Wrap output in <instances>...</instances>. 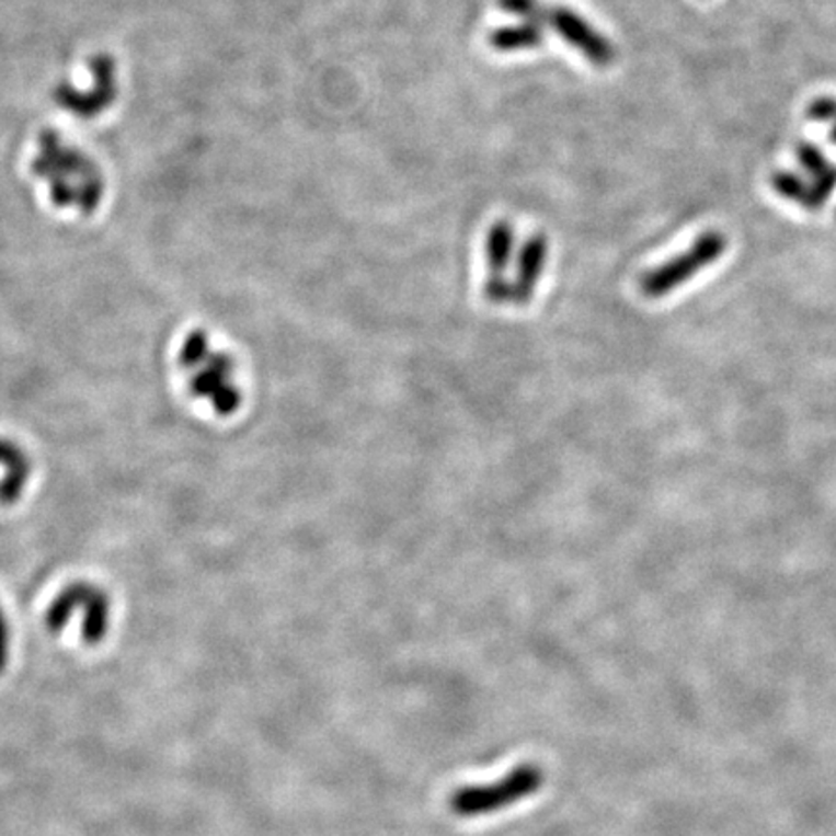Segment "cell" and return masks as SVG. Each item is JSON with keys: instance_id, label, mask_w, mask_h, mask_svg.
<instances>
[{"instance_id": "obj_13", "label": "cell", "mask_w": 836, "mask_h": 836, "mask_svg": "<svg viewBox=\"0 0 836 836\" xmlns=\"http://www.w3.org/2000/svg\"><path fill=\"white\" fill-rule=\"evenodd\" d=\"M795 158H798V163L802 167L803 173L810 174L812 179L820 176L821 173H825L828 167L833 165V163H828L825 153L815 144H810V141H803V144L798 146Z\"/></svg>"}, {"instance_id": "obj_15", "label": "cell", "mask_w": 836, "mask_h": 836, "mask_svg": "<svg viewBox=\"0 0 836 836\" xmlns=\"http://www.w3.org/2000/svg\"><path fill=\"white\" fill-rule=\"evenodd\" d=\"M808 116L817 123H833L836 118L835 98H817L812 101L808 107Z\"/></svg>"}, {"instance_id": "obj_12", "label": "cell", "mask_w": 836, "mask_h": 836, "mask_svg": "<svg viewBox=\"0 0 836 836\" xmlns=\"http://www.w3.org/2000/svg\"><path fill=\"white\" fill-rule=\"evenodd\" d=\"M772 191L779 194L780 198L790 199L794 204L808 209V199H810V184L803 181L802 176L787 169H780L770 176Z\"/></svg>"}, {"instance_id": "obj_9", "label": "cell", "mask_w": 836, "mask_h": 836, "mask_svg": "<svg viewBox=\"0 0 836 836\" xmlns=\"http://www.w3.org/2000/svg\"><path fill=\"white\" fill-rule=\"evenodd\" d=\"M548 239L545 232H535L530 234L527 241L523 242L517 260H515L514 279L509 285V298L507 305L512 307H523L530 302L535 295V289L540 283V277L545 274L548 260Z\"/></svg>"}, {"instance_id": "obj_10", "label": "cell", "mask_w": 836, "mask_h": 836, "mask_svg": "<svg viewBox=\"0 0 836 836\" xmlns=\"http://www.w3.org/2000/svg\"><path fill=\"white\" fill-rule=\"evenodd\" d=\"M486 283H484V297L492 305L500 302V295L504 289L507 270L512 265L515 254V229L507 221H497L492 225L486 234Z\"/></svg>"}, {"instance_id": "obj_1", "label": "cell", "mask_w": 836, "mask_h": 836, "mask_svg": "<svg viewBox=\"0 0 836 836\" xmlns=\"http://www.w3.org/2000/svg\"><path fill=\"white\" fill-rule=\"evenodd\" d=\"M176 365L192 399L221 419L241 411L244 396L237 360L229 351L217 347L206 330L198 328L184 335L176 351Z\"/></svg>"}, {"instance_id": "obj_5", "label": "cell", "mask_w": 836, "mask_h": 836, "mask_svg": "<svg viewBox=\"0 0 836 836\" xmlns=\"http://www.w3.org/2000/svg\"><path fill=\"white\" fill-rule=\"evenodd\" d=\"M542 782L545 777L539 767L522 765L512 772H507L504 779L494 785L459 788L456 794L449 798V808L457 817L489 815L514 805L527 795L535 794Z\"/></svg>"}, {"instance_id": "obj_4", "label": "cell", "mask_w": 836, "mask_h": 836, "mask_svg": "<svg viewBox=\"0 0 836 836\" xmlns=\"http://www.w3.org/2000/svg\"><path fill=\"white\" fill-rule=\"evenodd\" d=\"M729 247V239L721 231H705L689 244L686 252L666 260L641 277V290L649 298H663L688 283L705 267L719 262Z\"/></svg>"}, {"instance_id": "obj_14", "label": "cell", "mask_w": 836, "mask_h": 836, "mask_svg": "<svg viewBox=\"0 0 836 836\" xmlns=\"http://www.w3.org/2000/svg\"><path fill=\"white\" fill-rule=\"evenodd\" d=\"M497 4H500V9L505 10V12H509V14H514V16L523 18V20H527V22H532V24L539 25L540 20H542L545 7H547V4H542L540 0H497Z\"/></svg>"}, {"instance_id": "obj_11", "label": "cell", "mask_w": 836, "mask_h": 836, "mask_svg": "<svg viewBox=\"0 0 836 836\" xmlns=\"http://www.w3.org/2000/svg\"><path fill=\"white\" fill-rule=\"evenodd\" d=\"M545 39H547L545 30L539 24H532V22L517 25H502V27H496V30H490L489 37H486L490 47L494 50H500V53L539 49Z\"/></svg>"}, {"instance_id": "obj_17", "label": "cell", "mask_w": 836, "mask_h": 836, "mask_svg": "<svg viewBox=\"0 0 836 836\" xmlns=\"http://www.w3.org/2000/svg\"><path fill=\"white\" fill-rule=\"evenodd\" d=\"M828 140L836 144V118L831 123V130H828Z\"/></svg>"}, {"instance_id": "obj_7", "label": "cell", "mask_w": 836, "mask_h": 836, "mask_svg": "<svg viewBox=\"0 0 836 836\" xmlns=\"http://www.w3.org/2000/svg\"><path fill=\"white\" fill-rule=\"evenodd\" d=\"M540 24L550 25L563 42L587 58L593 67H610L616 60L612 42L575 10L565 9V7H545Z\"/></svg>"}, {"instance_id": "obj_3", "label": "cell", "mask_w": 836, "mask_h": 836, "mask_svg": "<svg viewBox=\"0 0 836 836\" xmlns=\"http://www.w3.org/2000/svg\"><path fill=\"white\" fill-rule=\"evenodd\" d=\"M80 621V635L88 645H100L113 626V596L93 581H72L60 588L45 610V628L50 633L67 630Z\"/></svg>"}, {"instance_id": "obj_8", "label": "cell", "mask_w": 836, "mask_h": 836, "mask_svg": "<svg viewBox=\"0 0 836 836\" xmlns=\"http://www.w3.org/2000/svg\"><path fill=\"white\" fill-rule=\"evenodd\" d=\"M34 457L18 439L0 436V505H16L34 479Z\"/></svg>"}, {"instance_id": "obj_6", "label": "cell", "mask_w": 836, "mask_h": 836, "mask_svg": "<svg viewBox=\"0 0 836 836\" xmlns=\"http://www.w3.org/2000/svg\"><path fill=\"white\" fill-rule=\"evenodd\" d=\"M93 83L90 90H76L70 83H60L53 93V100L58 107L65 108L70 115L82 121H90L107 111L116 100V67L115 60L108 55H95L90 60Z\"/></svg>"}, {"instance_id": "obj_16", "label": "cell", "mask_w": 836, "mask_h": 836, "mask_svg": "<svg viewBox=\"0 0 836 836\" xmlns=\"http://www.w3.org/2000/svg\"><path fill=\"white\" fill-rule=\"evenodd\" d=\"M10 623L4 606L0 605V674L7 671L10 659Z\"/></svg>"}, {"instance_id": "obj_2", "label": "cell", "mask_w": 836, "mask_h": 836, "mask_svg": "<svg viewBox=\"0 0 836 836\" xmlns=\"http://www.w3.org/2000/svg\"><path fill=\"white\" fill-rule=\"evenodd\" d=\"M32 173L49 186L53 206L76 209L82 216L95 214L105 194L100 167L83 151L60 140L55 130L39 136V156L32 163Z\"/></svg>"}]
</instances>
